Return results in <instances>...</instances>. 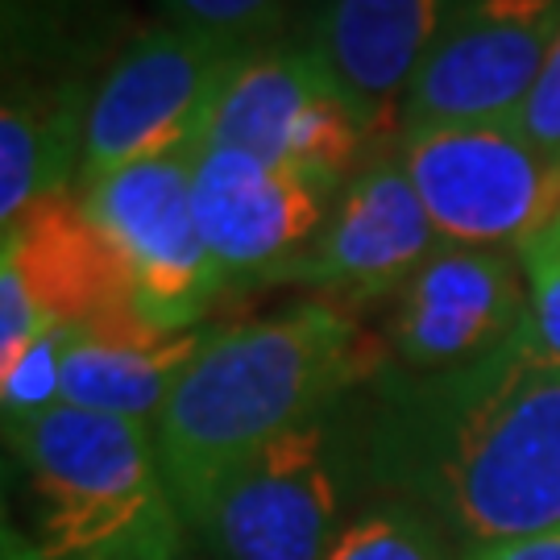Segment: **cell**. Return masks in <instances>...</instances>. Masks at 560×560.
<instances>
[{
	"instance_id": "d6986e66",
	"label": "cell",
	"mask_w": 560,
	"mask_h": 560,
	"mask_svg": "<svg viewBox=\"0 0 560 560\" xmlns=\"http://www.w3.org/2000/svg\"><path fill=\"white\" fill-rule=\"evenodd\" d=\"M527 279V307H532V332L544 349L560 358V217L536 237L515 249Z\"/></svg>"
},
{
	"instance_id": "7a4b0ae2",
	"label": "cell",
	"mask_w": 560,
	"mask_h": 560,
	"mask_svg": "<svg viewBox=\"0 0 560 560\" xmlns=\"http://www.w3.org/2000/svg\"><path fill=\"white\" fill-rule=\"evenodd\" d=\"M378 345L337 303H291L275 316L208 332L154 423V448L183 523L212 486L378 374Z\"/></svg>"
},
{
	"instance_id": "4fadbf2b",
	"label": "cell",
	"mask_w": 560,
	"mask_h": 560,
	"mask_svg": "<svg viewBox=\"0 0 560 560\" xmlns=\"http://www.w3.org/2000/svg\"><path fill=\"white\" fill-rule=\"evenodd\" d=\"M460 0H328L312 55L324 62L365 141L399 125L407 88Z\"/></svg>"
},
{
	"instance_id": "277c9868",
	"label": "cell",
	"mask_w": 560,
	"mask_h": 560,
	"mask_svg": "<svg viewBox=\"0 0 560 560\" xmlns=\"http://www.w3.org/2000/svg\"><path fill=\"white\" fill-rule=\"evenodd\" d=\"M203 145L120 166L80 187V203L117 258L133 316L159 332H191L229 287L196 217V166Z\"/></svg>"
},
{
	"instance_id": "7c38bea8",
	"label": "cell",
	"mask_w": 560,
	"mask_h": 560,
	"mask_svg": "<svg viewBox=\"0 0 560 560\" xmlns=\"http://www.w3.org/2000/svg\"><path fill=\"white\" fill-rule=\"evenodd\" d=\"M337 191L340 187L303 171L203 145L196 166V217L224 282H266L303 254L328 221Z\"/></svg>"
},
{
	"instance_id": "8fae6325",
	"label": "cell",
	"mask_w": 560,
	"mask_h": 560,
	"mask_svg": "<svg viewBox=\"0 0 560 560\" xmlns=\"http://www.w3.org/2000/svg\"><path fill=\"white\" fill-rule=\"evenodd\" d=\"M441 245L399 154H378L345 179L316 241L266 282H303L353 300L399 295Z\"/></svg>"
},
{
	"instance_id": "5bb4252c",
	"label": "cell",
	"mask_w": 560,
	"mask_h": 560,
	"mask_svg": "<svg viewBox=\"0 0 560 560\" xmlns=\"http://www.w3.org/2000/svg\"><path fill=\"white\" fill-rule=\"evenodd\" d=\"M203 340V328L159 332L133 312L96 324H71L62 349L59 402L154 428Z\"/></svg>"
},
{
	"instance_id": "ac0fdd59",
	"label": "cell",
	"mask_w": 560,
	"mask_h": 560,
	"mask_svg": "<svg viewBox=\"0 0 560 560\" xmlns=\"http://www.w3.org/2000/svg\"><path fill=\"white\" fill-rule=\"evenodd\" d=\"M62 349H67V328H50L18 365L0 370V399H4V423L9 428L34 420L38 411L59 402Z\"/></svg>"
},
{
	"instance_id": "e0dca14e",
	"label": "cell",
	"mask_w": 560,
	"mask_h": 560,
	"mask_svg": "<svg viewBox=\"0 0 560 560\" xmlns=\"http://www.w3.org/2000/svg\"><path fill=\"white\" fill-rule=\"evenodd\" d=\"M328 560H453V536L420 506L386 499L340 527Z\"/></svg>"
},
{
	"instance_id": "44dd1931",
	"label": "cell",
	"mask_w": 560,
	"mask_h": 560,
	"mask_svg": "<svg viewBox=\"0 0 560 560\" xmlns=\"http://www.w3.org/2000/svg\"><path fill=\"white\" fill-rule=\"evenodd\" d=\"M515 125L540 145L544 154L560 159V34H557V42H552V50H548V62H544L540 80L532 88L527 104L520 108Z\"/></svg>"
},
{
	"instance_id": "9c48e42d",
	"label": "cell",
	"mask_w": 560,
	"mask_h": 560,
	"mask_svg": "<svg viewBox=\"0 0 560 560\" xmlns=\"http://www.w3.org/2000/svg\"><path fill=\"white\" fill-rule=\"evenodd\" d=\"M337 511L328 432L316 420L233 465L187 527L221 560H328Z\"/></svg>"
},
{
	"instance_id": "5b68a950",
	"label": "cell",
	"mask_w": 560,
	"mask_h": 560,
	"mask_svg": "<svg viewBox=\"0 0 560 560\" xmlns=\"http://www.w3.org/2000/svg\"><path fill=\"white\" fill-rule=\"evenodd\" d=\"M245 55L254 50L175 21L125 46L92 92L80 187L120 166L203 145L208 117Z\"/></svg>"
},
{
	"instance_id": "30bf717a",
	"label": "cell",
	"mask_w": 560,
	"mask_h": 560,
	"mask_svg": "<svg viewBox=\"0 0 560 560\" xmlns=\"http://www.w3.org/2000/svg\"><path fill=\"white\" fill-rule=\"evenodd\" d=\"M527 324L520 254L444 241L395 295L390 353L407 374H444L499 353Z\"/></svg>"
},
{
	"instance_id": "ba28073f",
	"label": "cell",
	"mask_w": 560,
	"mask_h": 560,
	"mask_svg": "<svg viewBox=\"0 0 560 560\" xmlns=\"http://www.w3.org/2000/svg\"><path fill=\"white\" fill-rule=\"evenodd\" d=\"M203 145L345 187L365 133L312 46H258L224 83Z\"/></svg>"
},
{
	"instance_id": "2e32d148",
	"label": "cell",
	"mask_w": 560,
	"mask_h": 560,
	"mask_svg": "<svg viewBox=\"0 0 560 560\" xmlns=\"http://www.w3.org/2000/svg\"><path fill=\"white\" fill-rule=\"evenodd\" d=\"M92 92L80 83L9 88L0 108V224L80 187Z\"/></svg>"
},
{
	"instance_id": "7402d4cb",
	"label": "cell",
	"mask_w": 560,
	"mask_h": 560,
	"mask_svg": "<svg viewBox=\"0 0 560 560\" xmlns=\"http://www.w3.org/2000/svg\"><path fill=\"white\" fill-rule=\"evenodd\" d=\"M465 560H560V527L515 536V540L486 544V548L465 552Z\"/></svg>"
},
{
	"instance_id": "52a82bcc",
	"label": "cell",
	"mask_w": 560,
	"mask_h": 560,
	"mask_svg": "<svg viewBox=\"0 0 560 560\" xmlns=\"http://www.w3.org/2000/svg\"><path fill=\"white\" fill-rule=\"evenodd\" d=\"M560 34V0H460L407 88L399 138L515 120Z\"/></svg>"
},
{
	"instance_id": "ffe728a7",
	"label": "cell",
	"mask_w": 560,
	"mask_h": 560,
	"mask_svg": "<svg viewBox=\"0 0 560 560\" xmlns=\"http://www.w3.org/2000/svg\"><path fill=\"white\" fill-rule=\"evenodd\" d=\"M159 4L171 13L175 25L217 34L245 50H258L279 18V0H159Z\"/></svg>"
},
{
	"instance_id": "8992f818",
	"label": "cell",
	"mask_w": 560,
	"mask_h": 560,
	"mask_svg": "<svg viewBox=\"0 0 560 560\" xmlns=\"http://www.w3.org/2000/svg\"><path fill=\"white\" fill-rule=\"evenodd\" d=\"M395 154L453 245L520 249L560 217V159L515 120L423 129L399 138Z\"/></svg>"
},
{
	"instance_id": "6da1fadb",
	"label": "cell",
	"mask_w": 560,
	"mask_h": 560,
	"mask_svg": "<svg viewBox=\"0 0 560 560\" xmlns=\"http://www.w3.org/2000/svg\"><path fill=\"white\" fill-rule=\"evenodd\" d=\"M365 465L469 552L560 527V358L527 324L474 365L386 374Z\"/></svg>"
},
{
	"instance_id": "3957f363",
	"label": "cell",
	"mask_w": 560,
	"mask_h": 560,
	"mask_svg": "<svg viewBox=\"0 0 560 560\" xmlns=\"http://www.w3.org/2000/svg\"><path fill=\"white\" fill-rule=\"evenodd\" d=\"M25 527L9 560H175L183 515L154 428L55 402L9 428Z\"/></svg>"
},
{
	"instance_id": "9a60e30c",
	"label": "cell",
	"mask_w": 560,
	"mask_h": 560,
	"mask_svg": "<svg viewBox=\"0 0 560 560\" xmlns=\"http://www.w3.org/2000/svg\"><path fill=\"white\" fill-rule=\"evenodd\" d=\"M30 287L42 316L55 328L96 324L133 312L129 287L108 241L88 221L80 196H55L30 208L18 224L4 229V254Z\"/></svg>"
}]
</instances>
